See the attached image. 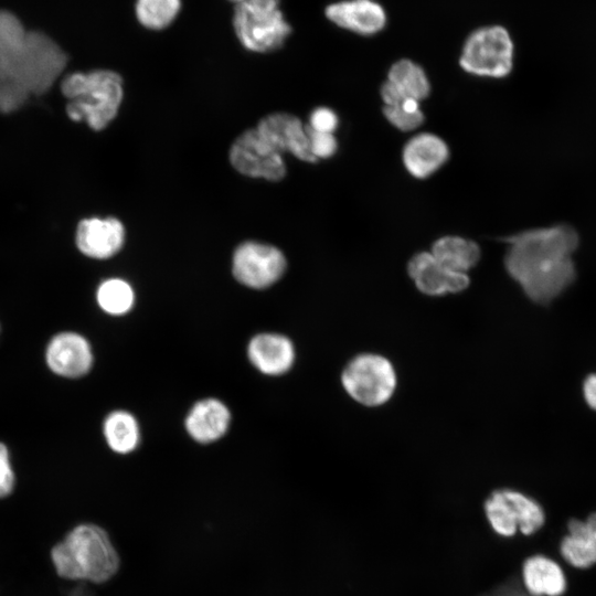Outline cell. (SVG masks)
Here are the masks:
<instances>
[{
	"label": "cell",
	"mask_w": 596,
	"mask_h": 596,
	"mask_svg": "<svg viewBox=\"0 0 596 596\" xmlns=\"http://www.w3.org/2000/svg\"><path fill=\"white\" fill-rule=\"evenodd\" d=\"M504 241L505 270L532 301L549 304L574 281L573 255L579 240L571 225L531 228Z\"/></svg>",
	"instance_id": "cell-1"
},
{
	"label": "cell",
	"mask_w": 596,
	"mask_h": 596,
	"mask_svg": "<svg viewBox=\"0 0 596 596\" xmlns=\"http://www.w3.org/2000/svg\"><path fill=\"white\" fill-rule=\"evenodd\" d=\"M56 574L66 579L102 584L120 566L119 555L107 532L99 525L74 526L51 551Z\"/></svg>",
	"instance_id": "cell-2"
},
{
	"label": "cell",
	"mask_w": 596,
	"mask_h": 596,
	"mask_svg": "<svg viewBox=\"0 0 596 596\" xmlns=\"http://www.w3.org/2000/svg\"><path fill=\"white\" fill-rule=\"evenodd\" d=\"M68 98L66 113L72 120H85L94 130L104 129L117 115L123 100V78L110 70L73 73L61 85Z\"/></svg>",
	"instance_id": "cell-3"
},
{
	"label": "cell",
	"mask_w": 596,
	"mask_h": 596,
	"mask_svg": "<svg viewBox=\"0 0 596 596\" xmlns=\"http://www.w3.org/2000/svg\"><path fill=\"white\" fill-rule=\"evenodd\" d=\"M232 25L244 49L262 54L280 49L291 33L280 0H246L235 4Z\"/></svg>",
	"instance_id": "cell-4"
},
{
	"label": "cell",
	"mask_w": 596,
	"mask_h": 596,
	"mask_svg": "<svg viewBox=\"0 0 596 596\" xmlns=\"http://www.w3.org/2000/svg\"><path fill=\"white\" fill-rule=\"evenodd\" d=\"M67 62L63 50L46 34L30 31L18 57L1 73L18 81L30 95H41L58 78Z\"/></svg>",
	"instance_id": "cell-5"
},
{
	"label": "cell",
	"mask_w": 596,
	"mask_h": 596,
	"mask_svg": "<svg viewBox=\"0 0 596 596\" xmlns=\"http://www.w3.org/2000/svg\"><path fill=\"white\" fill-rule=\"evenodd\" d=\"M513 60L514 44L509 31L502 25H487L468 35L459 64L475 76L503 78L511 73Z\"/></svg>",
	"instance_id": "cell-6"
},
{
	"label": "cell",
	"mask_w": 596,
	"mask_h": 596,
	"mask_svg": "<svg viewBox=\"0 0 596 596\" xmlns=\"http://www.w3.org/2000/svg\"><path fill=\"white\" fill-rule=\"evenodd\" d=\"M341 383L352 400L368 407H376L389 402L395 393L397 374L387 358L364 352L345 364Z\"/></svg>",
	"instance_id": "cell-7"
},
{
	"label": "cell",
	"mask_w": 596,
	"mask_h": 596,
	"mask_svg": "<svg viewBox=\"0 0 596 596\" xmlns=\"http://www.w3.org/2000/svg\"><path fill=\"white\" fill-rule=\"evenodd\" d=\"M485 511L494 532L503 538L533 535L546 520L543 505L534 497L511 488L494 490L486 499Z\"/></svg>",
	"instance_id": "cell-8"
},
{
	"label": "cell",
	"mask_w": 596,
	"mask_h": 596,
	"mask_svg": "<svg viewBox=\"0 0 596 596\" xmlns=\"http://www.w3.org/2000/svg\"><path fill=\"white\" fill-rule=\"evenodd\" d=\"M286 258L273 245L247 241L233 254L232 272L244 286L262 289L275 284L285 273Z\"/></svg>",
	"instance_id": "cell-9"
},
{
	"label": "cell",
	"mask_w": 596,
	"mask_h": 596,
	"mask_svg": "<svg viewBox=\"0 0 596 596\" xmlns=\"http://www.w3.org/2000/svg\"><path fill=\"white\" fill-rule=\"evenodd\" d=\"M228 158L236 171L249 178L279 181L286 175L281 153L276 151L256 128L243 131L234 140Z\"/></svg>",
	"instance_id": "cell-10"
},
{
	"label": "cell",
	"mask_w": 596,
	"mask_h": 596,
	"mask_svg": "<svg viewBox=\"0 0 596 596\" xmlns=\"http://www.w3.org/2000/svg\"><path fill=\"white\" fill-rule=\"evenodd\" d=\"M407 274L422 294L432 297L460 292L470 281L468 274L447 268L430 252L416 253L408 260Z\"/></svg>",
	"instance_id": "cell-11"
},
{
	"label": "cell",
	"mask_w": 596,
	"mask_h": 596,
	"mask_svg": "<svg viewBox=\"0 0 596 596\" xmlns=\"http://www.w3.org/2000/svg\"><path fill=\"white\" fill-rule=\"evenodd\" d=\"M256 130L279 153L290 152L305 162H317L309 149L306 126L298 117L273 113L258 121Z\"/></svg>",
	"instance_id": "cell-12"
},
{
	"label": "cell",
	"mask_w": 596,
	"mask_h": 596,
	"mask_svg": "<svg viewBox=\"0 0 596 596\" xmlns=\"http://www.w3.org/2000/svg\"><path fill=\"white\" fill-rule=\"evenodd\" d=\"M45 360L52 372L64 377L85 375L93 364L88 341L76 332H61L46 347Z\"/></svg>",
	"instance_id": "cell-13"
},
{
	"label": "cell",
	"mask_w": 596,
	"mask_h": 596,
	"mask_svg": "<svg viewBox=\"0 0 596 596\" xmlns=\"http://www.w3.org/2000/svg\"><path fill=\"white\" fill-rule=\"evenodd\" d=\"M324 14L337 26L358 33L373 35L382 31L387 17L375 0H341L329 4Z\"/></svg>",
	"instance_id": "cell-14"
},
{
	"label": "cell",
	"mask_w": 596,
	"mask_h": 596,
	"mask_svg": "<svg viewBox=\"0 0 596 596\" xmlns=\"http://www.w3.org/2000/svg\"><path fill=\"white\" fill-rule=\"evenodd\" d=\"M560 563L575 570L596 565V511L585 520L572 518L558 545Z\"/></svg>",
	"instance_id": "cell-15"
},
{
	"label": "cell",
	"mask_w": 596,
	"mask_h": 596,
	"mask_svg": "<svg viewBox=\"0 0 596 596\" xmlns=\"http://www.w3.org/2000/svg\"><path fill=\"white\" fill-rule=\"evenodd\" d=\"M125 242V228L115 217L83 220L76 232V245L88 257L105 259L118 253Z\"/></svg>",
	"instance_id": "cell-16"
},
{
	"label": "cell",
	"mask_w": 596,
	"mask_h": 596,
	"mask_svg": "<svg viewBox=\"0 0 596 596\" xmlns=\"http://www.w3.org/2000/svg\"><path fill=\"white\" fill-rule=\"evenodd\" d=\"M520 578L529 596H562L567 587L563 564L542 553L522 561Z\"/></svg>",
	"instance_id": "cell-17"
},
{
	"label": "cell",
	"mask_w": 596,
	"mask_h": 596,
	"mask_svg": "<svg viewBox=\"0 0 596 596\" xmlns=\"http://www.w3.org/2000/svg\"><path fill=\"white\" fill-rule=\"evenodd\" d=\"M449 158L448 145L439 136L421 132L403 147L402 161L407 172L416 179H426L438 171Z\"/></svg>",
	"instance_id": "cell-18"
},
{
	"label": "cell",
	"mask_w": 596,
	"mask_h": 596,
	"mask_svg": "<svg viewBox=\"0 0 596 596\" xmlns=\"http://www.w3.org/2000/svg\"><path fill=\"white\" fill-rule=\"evenodd\" d=\"M247 354L252 364L267 375L286 373L295 360L292 342L276 333L255 336L248 343Z\"/></svg>",
	"instance_id": "cell-19"
},
{
	"label": "cell",
	"mask_w": 596,
	"mask_h": 596,
	"mask_svg": "<svg viewBox=\"0 0 596 596\" xmlns=\"http://www.w3.org/2000/svg\"><path fill=\"white\" fill-rule=\"evenodd\" d=\"M230 421V411L223 402L206 398L199 401L190 409L185 418V428L194 440L207 444L226 433Z\"/></svg>",
	"instance_id": "cell-20"
},
{
	"label": "cell",
	"mask_w": 596,
	"mask_h": 596,
	"mask_svg": "<svg viewBox=\"0 0 596 596\" xmlns=\"http://www.w3.org/2000/svg\"><path fill=\"white\" fill-rule=\"evenodd\" d=\"M429 252L444 266L462 274H468L481 256L480 247L475 241L457 235L439 237Z\"/></svg>",
	"instance_id": "cell-21"
},
{
	"label": "cell",
	"mask_w": 596,
	"mask_h": 596,
	"mask_svg": "<svg viewBox=\"0 0 596 596\" xmlns=\"http://www.w3.org/2000/svg\"><path fill=\"white\" fill-rule=\"evenodd\" d=\"M104 436L108 446L118 454L132 451L139 443V426L126 411L111 412L104 422Z\"/></svg>",
	"instance_id": "cell-22"
},
{
	"label": "cell",
	"mask_w": 596,
	"mask_h": 596,
	"mask_svg": "<svg viewBox=\"0 0 596 596\" xmlns=\"http://www.w3.org/2000/svg\"><path fill=\"white\" fill-rule=\"evenodd\" d=\"M404 95L424 100L430 93V82L424 68L408 58L396 61L389 70L387 79Z\"/></svg>",
	"instance_id": "cell-23"
},
{
	"label": "cell",
	"mask_w": 596,
	"mask_h": 596,
	"mask_svg": "<svg viewBox=\"0 0 596 596\" xmlns=\"http://www.w3.org/2000/svg\"><path fill=\"white\" fill-rule=\"evenodd\" d=\"M181 8V0H136L135 15L145 29L162 31L175 21Z\"/></svg>",
	"instance_id": "cell-24"
},
{
	"label": "cell",
	"mask_w": 596,
	"mask_h": 596,
	"mask_svg": "<svg viewBox=\"0 0 596 596\" xmlns=\"http://www.w3.org/2000/svg\"><path fill=\"white\" fill-rule=\"evenodd\" d=\"M28 31L9 11H0V70L12 65L26 39Z\"/></svg>",
	"instance_id": "cell-25"
},
{
	"label": "cell",
	"mask_w": 596,
	"mask_h": 596,
	"mask_svg": "<svg viewBox=\"0 0 596 596\" xmlns=\"http://www.w3.org/2000/svg\"><path fill=\"white\" fill-rule=\"evenodd\" d=\"M98 306L107 313L119 316L128 312L135 300L131 286L119 278L105 280L97 289Z\"/></svg>",
	"instance_id": "cell-26"
},
{
	"label": "cell",
	"mask_w": 596,
	"mask_h": 596,
	"mask_svg": "<svg viewBox=\"0 0 596 596\" xmlns=\"http://www.w3.org/2000/svg\"><path fill=\"white\" fill-rule=\"evenodd\" d=\"M383 114L386 120L401 131L415 130L424 121L421 102L412 97H406L393 105H384Z\"/></svg>",
	"instance_id": "cell-27"
},
{
	"label": "cell",
	"mask_w": 596,
	"mask_h": 596,
	"mask_svg": "<svg viewBox=\"0 0 596 596\" xmlns=\"http://www.w3.org/2000/svg\"><path fill=\"white\" fill-rule=\"evenodd\" d=\"M309 149L312 157L318 161L332 157L338 149V141L333 134L319 132L306 126Z\"/></svg>",
	"instance_id": "cell-28"
},
{
	"label": "cell",
	"mask_w": 596,
	"mask_h": 596,
	"mask_svg": "<svg viewBox=\"0 0 596 596\" xmlns=\"http://www.w3.org/2000/svg\"><path fill=\"white\" fill-rule=\"evenodd\" d=\"M338 124L339 118L336 111L329 107L321 106L311 111L307 126L315 131L334 134Z\"/></svg>",
	"instance_id": "cell-29"
},
{
	"label": "cell",
	"mask_w": 596,
	"mask_h": 596,
	"mask_svg": "<svg viewBox=\"0 0 596 596\" xmlns=\"http://www.w3.org/2000/svg\"><path fill=\"white\" fill-rule=\"evenodd\" d=\"M15 477L7 446L0 443V498L8 497L14 488Z\"/></svg>",
	"instance_id": "cell-30"
},
{
	"label": "cell",
	"mask_w": 596,
	"mask_h": 596,
	"mask_svg": "<svg viewBox=\"0 0 596 596\" xmlns=\"http://www.w3.org/2000/svg\"><path fill=\"white\" fill-rule=\"evenodd\" d=\"M583 393L586 403L596 411V373L590 374L585 379Z\"/></svg>",
	"instance_id": "cell-31"
},
{
	"label": "cell",
	"mask_w": 596,
	"mask_h": 596,
	"mask_svg": "<svg viewBox=\"0 0 596 596\" xmlns=\"http://www.w3.org/2000/svg\"><path fill=\"white\" fill-rule=\"evenodd\" d=\"M227 1H230V2H232L234 4H237V3L244 2L246 0H227Z\"/></svg>",
	"instance_id": "cell-32"
}]
</instances>
